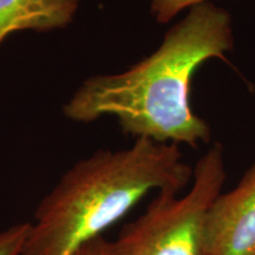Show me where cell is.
Returning a JSON list of instances; mask_svg holds the SVG:
<instances>
[{
    "mask_svg": "<svg viewBox=\"0 0 255 255\" xmlns=\"http://www.w3.org/2000/svg\"><path fill=\"white\" fill-rule=\"evenodd\" d=\"M209 2V0H150V12L159 24H167L186 8Z\"/></svg>",
    "mask_w": 255,
    "mask_h": 255,
    "instance_id": "8992f818",
    "label": "cell"
},
{
    "mask_svg": "<svg viewBox=\"0 0 255 255\" xmlns=\"http://www.w3.org/2000/svg\"><path fill=\"white\" fill-rule=\"evenodd\" d=\"M194 168L178 145L136 138L76 162L34 213L21 255H72L103 237L152 190L182 193Z\"/></svg>",
    "mask_w": 255,
    "mask_h": 255,
    "instance_id": "7a4b0ae2",
    "label": "cell"
},
{
    "mask_svg": "<svg viewBox=\"0 0 255 255\" xmlns=\"http://www.w3.org/2000/svg\"><path fill=\"white\" fill-rule=\"evenodd\" d=\"M206 254L255 255V162L237 186L210 205Z\"/></svg>",
    "mask_w": 255,
    "mask_h": 255,
    "instance_id": "277c9868",
    "label": "cell"
},
{
    "mask_svg": "<svg viewBox=\"0 0 255 255\" xmlns=\"http://www.w3.org/2000/svg\"><path fill=\"white\" fill-rule=\"evenodd\" d=\"M233 47L231 13L210 1L196 5L165 32L151 55L126 71L85 79L64 115L81 123L114 117L135 138L196 148L210 141L212 129L191 108L194 73L207 60L227 62Z\"/></svg>",
    "mask_w": 255,
    "mask_h": 255,
    "instance_id": "6da1fadb",
    "label": "cell"
},
{
    "mask_svg": "<svg viewBox=\"0 0 255 255\" xmlns=\"http://www.w3.org/2000/svg\"><path fill=\"white\" fill-rule=\"evenodd\" d=\"M30 223L21 222L0 231V255H21Z\"/></svg>",
    "mask_w": 255,
    "mask_h": 255,
    "instance_id": "52a82bcc",
    "label": "cell"
},
{
    "mask_svg": "<svg viewBox=\"0 0 255 255\" xmlns=\"http://www.w3.org/2000/svg\"><path fill=\"white\" fill-rule=\"evenodd\" d=\"M226 178L223 148L215 143L196 162L186 195L157 191L144 213L109 241V255H207V213Z\"/></svg>",
    "mask_w": 255,
    "mask_h": 255,
    "instance_id": "3957f363",
    "label": "cell"
},
{
    "mask_svg": "<svg viewBox=\"0 0 255 255\" xmlns=\"http://www.w3.org/2000/svg\"><path fill=\"white\" fill-rule=\"evenodd\" d=\"M81 0H0V46L15 32H50L75 19Z\"/></svg>",
    "mask_w": 255,
    "mask_h": 255,
    "instance_id": "5b68a950",
    "label": "cell"
},
{
    "mask_svg": "<svg viewBox=\"0 0 255 255\" xmlns=\"http://www.w3.org/2000/svg\"><path fill=\"white\" fill-rule=\"evenodd\" d=\"M72 255H109V241L101 237L84 245Z\"/></svg>",
    "mask_w": 255,
    "mask_h": 255,
    "instance_id": "ba28073f",
    "label": "cell"
}]
</instances>
